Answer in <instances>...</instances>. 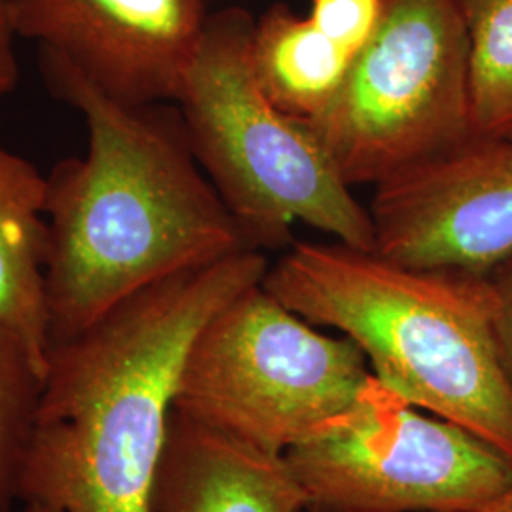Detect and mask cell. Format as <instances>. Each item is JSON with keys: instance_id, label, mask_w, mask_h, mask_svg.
Masks as SVG:
<instances>
[{"instance_id": "7a4b0ae2", "label": "cell", "mask_w": 512, "mask_h": 512, "mask_svg": "<svg viewBox=\"0 0 512 512\" xmlns=\"http://www.w3.org/2000/svg\"><path fill=\"white\" fill-rule=\"evenodd\" d=\"M243 249L171 275L52 344L21 501L61 512H154L175 391L209 319L268 272Z\"/></svg>"}, {"instance_id": "2e32d148", "label": "cell", "mask_w": 512, "mask_h": 512, "mask_svg": "<svg viewBox=\"0 0 512 512\" xmlns=\"http://www.w3.org/2000/svg\"><path fill=\"white\" fill-rule=\"evenodd\" d=\"M494 293V334L501 365L512 385V255L488 274Z\"/></svg>"}, {"instance_id": "9a60e30c", "label": "cell", "mask_w": 512, "mask_h": 512, "mask_svg": "<svg viewBox=\"0 0 512 512\" xmlns=\"http://www.w3.org/2000/svg\"><path fill=\"white\" fill-rule=\"evenodd\" d=\"M387 0H310L308 18L315 27L355 55L382 23Z\"/></svg>"}, {"instance_id": "30bf717a", "label": "cell", "mask_w": 512, "mask_h": 512, "mask_svg": "<svg viewBox=\"0 0 512 512\" xmlns=\"http://www.w3.org/2000/svg\"><path fill=\"white\" fill-rule=\"evenodd\" d=\"M154 512H308L285 456L171 412Z\"/></svg>"}, {"instance_id": "3957f363", "label": "cell", "mask_w": 512, "mask_h": 512, "mask_svg": "<svg viewBox=\"0 0 512 512\" xmlns=\"http://www.w3.org/2000/svg\"><path fill=\"white\" fill-rule=\"evenodd\" d=\"M262 287L311 325L348 336L408 403L512 459V385L486 275L404 266L340 241H293Z\"/></svg>"}, {"instance_id": "277c9868", "label": "cell", "mask_w": 512, "mask_h": 512, "mask_svg": "<svg viewBox=\"0 0 512 512\" xmlns=\"http://www.w3.org/2000/svg\"><path fill=\"white\" fill-rule=\"evenodd\" d=\"M255 18L209 14L175 101L192 152L256 251L287 249L302 222L374 253L370 211L306 126L262 92L253 63Z\"/></svg>"}, {"instance_id": "4fadbf2b", "label": "cell", "mask_w": 512, "mask_h": 512, "mask_svg": "<svg viewBox=\"0 0 512 512\" xmlns=\"http://www.w3.org/2000/svg\"><path fill=\"white\" fill-rule=\"evenodd\" d=\"M459 2L469 37L473 131L512 137V0Z\"/></svg>"}, {"instance_id": "5b68a950", "label": "cell", "mask_w": 512, "mask_h": 512, "mask_svg": "<svg viewBox=\"0 0 512 512\" xmlns=\"http://www.w3.org/2000/svg\"><path fill=\"white\" fill-rule=\"evenodd\" d=\"M370 374L365 353L348 336L319 332L256 283L196 336L173 408L285 456L344 414Z\"/></svg>"}, {"instance_id": "e0dca14e", "label": "cell", "mask_w": 512, "mask_h": 512, "mask_svg": "<svg viewBox=\"0 0 512 512\" xmlns=\"http://www.w3.org/2000/svg\"><path fill=\"white\" fill-rule=\"evenodd\" d=\"M16 33L8 14V0H0V97L8 95L19 80Z\"/></svg>"}, {"instance_id": "ba28073f", "label": "cell", "mask_w": 512, "mask_h": 512, "mask_svg": "<svg viewBox=\"0 0 512 512\" xmlns=\"http://www.w3.org/2000/svg\"><path fill=\"white\" fill-rule=\"evenodd\" d=\"M374 188L378 255L478 275L512 255V137L473 135Z\"/></svg>"}, {"instance_id": "8fae6325", "label": "cell", "mask_w": 512, "mask_h": 512, "mask_svg": "<svg viewBox=\"0 0 512 512\" xmlns=\"http://www.w3.org/2000/svg\"><path fill=\"white\" fill-rule=\"evenodd\" d=\"M48 177L0 145V325L46 374L52 329L46 291Z\"/></svg>"}, {"instance_id": "7c38bea8", "label": "cell", "mask_w": 512, "mask_h": 512, "mask_svg": "<svg viewBox=\"0 0 512 512\" xmlns=\"http://www.w3.org/2000/svg\"><path fill=\"white\" fill-rule=\"evenodd\" d=\"M353 55L325 37L308 16L272 4L255 19L253 63L258 84L283 114L308 122L340 92Z\"/></svg>"}, {"instance_id": "6da1fadb", "label": "cell", "mask_w": 512, "mask_h": 512, "mask_svg": "<svg viewBox=\"0 0 512 512\" xmlns=\"http://www.w3.org/2000/svg\"><path fill=\"white\" fill-rule=\"evenodd\" d=\"M40 73L88 129L84 156L48 175L52 344L162 279L253 249L198 164L177 105H122L48 50Z\"/></svg>"}, {"instance_id": "ac0fdd59", "label": "cell", "mask_w": 512, "mask_h": 512, "mask_svg": "<svg viewBox=\"0 0 512 512\" xmlns=\"http://www.w3.org/2000/svg\"><path fill=\"white\" fill-rule=\"evenodd\" d=\"M454 512H512V482L505 490H501L499 494L490 497L488 501H484L476 507H471V509Z\"/></svg>"}, {"instance_id": "52a82bcc", "label": "cell", "mask_w": 512, "mask_h": 512, "mask_svg": "<svg viewBox=\"0 0 512 512\" xmlns=\"http://www.w3.org/2000/svg\"><path fill=\"white\" fill-rule=\"evenodd\" d=\"M308 512H454L512 482V459L370 374L355 403L285 454Z\"/></svg>"}, {"instance_id": "5bb4252c", "label": "cell", "mask_w": 512, "mask_h": 512, "mask_svg": "<svg viewBox=\"0 0 512 512\" xmlns=\"http://www.w3.org/2000/svg\"><path fill=\"white\" fill-rule=\"evenodd\" d=\"M44 374L18 338L0 325V512H16L21 475L37 420Z\"/></svg>"}, {"instance_id": "8992f818", "label": "cell", "mask_w": 512, "mask_h": 512, "mask_svg": "<svg viewBox=\"0 0 512 512\" xmlns=\"http://www.w3.org/2000/svg\"><path fill=\"white\" fill-rule=\"evenodd\" d=\"M349 184L384 183L469 141V37L459 0H387L327 109L302 122Z\"/></svg>"}, {"instance_id": "9c48e42d", "label": "cell", "mask_w": 512, "mask_h": 512, "mask_svg": "<svg viewBox=\"0 0 512 512\" xmlns=\"http://www.w3.org/2000/svg\"><path fill=\"white\" fill-rule=\"evenodd\" d=\"M18 38L65 57L129 105L175 103L207 23V0H8Z\"/></svg>"}, {"instance_id": "d6986e66", "label": "cell", "mask_w": 512, "mask_h": 512, "mask_svg": "<svg viewBox=\"0 0 512 512\" xmlns=\"http://www.w3.org/2000/svg\"><path fill=\"white\" fill-rule=\"evenodd\" d=\"M16 512H61L50 507V505H44V503H37V501H21V507Z\"/></svg>"}]
</instances>
